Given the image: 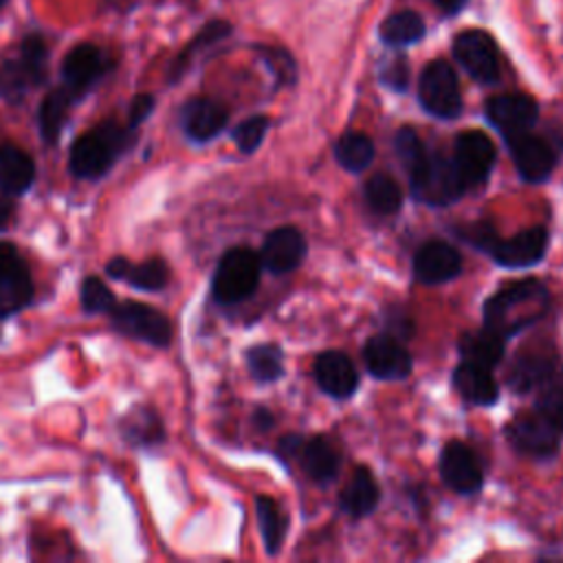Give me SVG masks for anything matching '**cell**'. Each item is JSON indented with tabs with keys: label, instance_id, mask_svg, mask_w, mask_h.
<instances>
[{
	"label": "cell",
	"instance_id": "52a82bcc",
	"mask_svg": "<svg viewBox=\"0 0 563 563\" xmlns=\"http://www.w3.org/2000/svg\"><path fill=\"white\" fill-rule=\"evenodd\" d=\"M418 99L438 119H455L462 112L460 84L449 62L433 59L424 66L418 79Z\"/></svg>",
	"mask_w": 563,
	"mask_h": 563
},
{
	"label": "cell",
	"instance_id": "8fae6325",
	"mask_svg": "<svg viewBox=\"0 0 563 563\" xmlns=\"http://www.w3.org/2000/svg\"><path fill=\"white\" fill-rule=\"evenodd\" d=\"M453 163L466 189H475L486 183L495 165V145L479 130L460 132L453 147Z\"/></svg>",
	"mask_w": 563,
	"mask_h": 563
},
{
	"label": "cell",
	"instance_id": "ab89813d",
	"mask_svg": "<svg viewBox=\"0 0 563 563\" xmlns=\"http://www.w3.org/2000/svg\"><path fill=\"white\" fill-rule=\"evenodd\" d=\"M266 130H268V119L264 114H255L238 123V128L233 130V141L242 154H253L260 147Z\"/></svg>",
	"mask_w": 563,
	"mask_h": 563
},
{
	"label": "cell",
	"instance_id": "f35d334b",
	"mask_svg": "<svg viewBox=\"0 0 563 563\" xmlns=\"http://www.w3.org/2000/svg\"><path fill=\"white\" fill-rule=\"evenodd\" d=\"M541 387L539 409L563 431V369H556Z\"/></svg>",
	"mask_w": 563,
	"mask_h": 563
},
{
	"label": "cell",
	"instance_id": "f1b7e54d",
	"mask_svg": "<svg viewBox=\"0 0 563 563\" xmlns=\"http://www.w3.org/2000/svg\"><path fill=\"white\" fill-rule=\"evenodd\" d=\"M121 427V435L125 438V442L141 446V449H150L163 442L165 438V429L161 422V416L147 407V405H136L132 407L119 422Z\"/></svg>",
	"mask_w": 563,
	"mask_h": 563
},
{
	"label": "cell",
	"instance_id": "ffe728a7",
	"mask_svg": "<svg viewBox=\"0 0 563 563\" xmlns=\"http://www.w3.org/2000/svg\"><path fill=\"white\" fill-rule=\"evenodd\" d=\"M462 271V257L444 240L424 242L413 255V275L422 284H442L457 277Z\"/></svg>",
	"mask_w": 563,
	"mask_h": 563
},
{
	"label": "cell",
	"instance_id": "5b68a950",
	"mask_svg": "<svg viewBox=\"0 0 563 563\" xmlns=\"http://www.w3.org/2000/svg\"><path fill=\"white\" fill-rule=\"evenodd\" d=\"M117 66L114 57L92 42L75 44L62 59V84L77 101H81L95 86H99Z\"/></svg>",
	"mask_w": 563,
	"mask_h": 563
},
{
	"label": "cell",
	"instance_id": "484cf974",
	"mask_svg": "<svg viewBox=\"0 0 563 563\" xmlns=\"http://www.w3.org/2000/svg\"><path fill=\"white\" fill-rule=\"evenodd\" d=\"M453 387L455 391L473 405H493L499 398L497 380L493 378L488 367L462 361L453 372Z\"/></svg>",
	"mask_w": 563,
	"mask_h": 563
},
{
	"label": "cell",
	"instance_id": "d6986e66",
	"mask_svg": "<svg viewBox=\"0 0 563 563\" xmlns=\"http://www.w3.org/2000/svg\"><path fill=\"white\" fill-rule=\"evenodd\" d=\"M556 361L559 358L552 345L534 343L517 354L506 380L512 391H530L534 387H541L556 372Z\"/></svg>",
	"mask_w": 563,
	"mask_h": 563
},
{
	"label": "cell",
	"instance_id": "7402d4cb",
	"mask_svg": "<svg viewBox=\"0 0 563 563\" xmlns=\"http://www.w3.org/2000/svg\"><path fill=\"white\" fill-rule=\"evenodd\" d=\"M314 378L332 398H347L358 387V372L347 354L339 350L321 352L314 361Z\"/></svg>",
	"mask_w": 563,
	"mask_h": 563
},
{
	"label": "cell",
	"instance_id": "d6a6232c",
	"mask_svg": "<svg viewBox=\"0 0 563 563\" xmlns=\"http://www.w3.org/2000/svg\"><path fill=\"white\" fill-rule=\"evenodd\" d=\"M424 37V22L416 11H398L380 24V40L389 46L416 44Z\"/></svg>",
	"mask_w": 563,
	"mask_h": 563
},
{
	"label": "cell",
	"instance_id": "44dd1931",
	"mask_svg": "<svg viewBox=\"0 0 563 563\" xmlns=\"http://www.w3.org/2000/svg\"><path fill=\"white\" fill-rule=\"evenodd\" d=\"M306 255V240L295 227H279L271 231L262 244L260 260L275 275L295 271Z\"/></svg>",
	"mask_w": 563,
	"mask_h": 563
},
{
	"label": "cell",
	"instance_id": "7a4b0ae2",
	"mask_svg": "<svg viewBox=\"0 0 563 563\" xmlns=\"http://www.w3.org/2000/svg\"><path fill=\"white\" fill-rule=\"evenodd\" d=\"M136 130L114 119L101 121L79 134L68 154V169L79 180H97L106 176L117 158L134 145Z\"/></svg>",
	"mask_w": 563,
	"mask_h": 563
},
{
	"label": "cell",
	"instance_id": "b9f144b4",
	"mask_svg": "<svg viewBox=\"0 0 563 563\" xmlns=\"http://www.w3.org/2000/svg\"><path fill=\"white\" fill-rule=\"evenodd\" d=\"M378 77H380V81H383L387 88L402 92V90L407 88V84H409V64H407V59H405V57H391V59H387V62L380 66Z\"/></svg>",
	"mask_w": 563,
	"mask_h": 563
},
{
	"label": "cell",
	"instance_id": "d590c367",
	"mask_svg": "<svg viewBox=\"0 0 563 563\" xmlns=\"http://www.w3.org/2000/svg\"><path fill=\"white\" fill-rule=\"evenodd\" d=\"M246 365L255 380L260 383H273L282 376L284 363H282V350L273 343L253 345L246 352Z\"/></svg>",
	"mask_w": 563,
	"mask_h": 563
},
{
	"label": "cell",
	"instance_id": "8d00e7d4",
	"mask_svg": "<svg viewBox=\"0 0 563 563\" xmlns=\"http://www.w3.org/2000/svg\"><path fill=\"white\" fill-rule=\"evenodd\" d=\"M394 150L402 163V167L407 169L409 174V180L422 169V165L427 163L429 158V152L427 147L422 145L420 136L416 134V130L411 128H400L394 136Z\"/></svg>",
	"mask_w": 563,
	"mask_h": 563
},
{
	"label": "cell",
	"instance_id": "5bb4252c",
	"mask_svg": "<svg viewBox=\"0 0 563 563\" xmlns=\"http://www.w3.org/2000/svg\"><path fill=\"white\" fill-rule=\"evenodd\" d=\"M484 110L490 125L497 128L504 136L530 130L539 117L537 101L521 92L495 95L486 101Z\"/></svg>",
	"mask_w": 563,
	"mask_h": 563
},
{
	"label": "cell",
	"instance_id": "bcb514c9",
	"mask_svg": "<svg viewBox=\"0 0 563 563\" xmlns=\"http://www.w3.org/2000/svg\"><path fill=\"white\" fill-rule=\"evenodd\" d=\"M444 13H449V15H453V13H457L464 4H466V0H433Z\"/></svg>",
	"mask_w": 563,
	"mask_h": 563
},
{
	"label": "cell",
	"instance_id": "f546056e",
	"mask_svg": "<svg viewBox=\"0 0 563 563\" xmlns=\"http://www.w3.org/2000/svg\"><path fill=\"white\" fill-rule=\"evenodd\" d=\"M378 497H380V493H378V484H376L372 471L367 466H358L352 473L345 490L341 493L339 504L350 517H365L376 508Z\"/></svg>",
	"mask_w": 563,
	"mask_h": 563
},
{
	"label": "cell",
	"instance_id": "7bdbcfd3",
	"mask_svg": "<svg viewBox=\"0 0 563 563\" xmlns=\"http://www.w3.org/2000/svg\"><path fill=\"white\" fill-rule=\"evenodd\" d=\"M460 235L471 242L475 249H482V251H490V246L495 244L497 240V233L493 229V224L488 222H473V224H466L464 231H460Z\"/></svg>",
	"mask_w": 563,
	"mask_h": 563
},
{
	"label": "cell",
	"instance_id": "e575fe53",
	"mask_svg": "<svg viewBox=\"0 0 563 563\" xmlns=\"http://www.w3.org/2000/svg\"><path fill=\"white\" fill-rule=\"evenodd\" d=\"M363 194H365V202L369 205V209L376 213H383V216L396 213L402 205V191L389 174H374L365 183Z\"/></svg>",
	"mask_w": 563,
	"mask_h": 563
},
{
	"label": "cell",
	"instance_id": "9c48e42d",
	"mask_svg": "<svg viewBox=\"0 0 563 563\" xmlns=\"http://www.w3.org/2000/svg\"><path fill=\"white\" fill-rule=\"evenodd\" d=\"M561 429L541 411H528L510 420L506 427V438L523 455L550 457L559 451Z\"/></svg>",
	"mask_w": 563,
	"mask_h": 563
},
{
	"label": "cell",
	"instance_id": "f6af8a7d",
	"mask_svg": "<svg viewBox=\"0 0 563 563\" xmlns=\"http://www.w3.org/2000/svg\"><path fill=\"white\" fill-rule=\"evenodd\" d=\"M11 218H13V205L9 198L0 196V231L11 222Z\"/></svg>",
	"mask_w": 563,
	"mask_h": 563
},
{
	"label": "cell",
	"instance_id": "3957f363",
	"mask_svg": "<svg viewBox=\"0 0 563 563\" xmlns=\"http://www.w3.org/2000/svg\"><path fill=\"white\" fill-rule=\"evenodd\" d=\"M48 77V44L40 31H31L0 57V99L20 103Z\"/></svg>",
	"mask_w": 563,
	"mask_h": 563
},
{
	"label": "cell",
	"instance_id": "4316f807",
	"mask_svg": "<svg viewBox=\"0 0 563 563\" xmlns=\"http://www.w3.org/2000/svg\"><path fill=\"white\" fill-rule=\"evenodd\" d=\"M231 31H233L231 22H227V20H209V22L185 44V48L174 57V62L169 64V70H167V81H169V84L180 81V77L191 68L194 59H196L202 51H207V48H211L213 44H218V42H222L224 37H229Z\"/></svg>",
	"mask_w": 563,
	"mask_h": 563
},
{
	"label": "cell",
	"instance_id": "ac0fdd59",
	"mask_svg": "<svg viewBox=\"0 0 563 563\" xmlns=\"http://www.w3.org/2000/svg\"><path fill=\"white\" fill-rule=\"evenodd\" d=\"M363 361L372 376L398 380L411 372V356L391 334H374L363 345Z\"/></svg>",
	"mask_w": 563,
	"mask_h": 563
},
{
	"label": "cell",
	"instance_id": "277c9868",
	"mask_svg": "<svg viewBox=\"0 0 563 563\" xmlns=\"http://www.w3.org/2000/svg\"><path fill=\"white\" fill-rule=\"evenodd\" d=\"M260 268H262V260L255 251L246 246L229 249L220 257L213 273V282H211L213 299L224 306L244 301L257 288Z\"/></svg>",
	"mask_w": 563,
	"mask_h": 563
},
{
	"label": "cell",
	"instance_id": "4fadbf2b",
	"mask_svg": "<svg viewBox=\"0 0 563 563\" xmlns=\"http://www.w3.org/2000/svg\"><path fill=\"white\" fill-rule=\"evenodd\" d=\"M504 139L512 156V163L523 180L541 183L552 174L556 165V154L548 141H543L541 136H534L530 130L508 134Z\"/></svg>",
	"mask_w": 563,
	"mask_h": 563
},
{
	"label": "cell",
	"instance_id": "60d3db41",
	"mask_svg": "<svg viewBox=\"0 0 563 563\" xmlns=\"http://www.w3.org/2000/svg\"><path fill=\"white\" fill-rule=\"evenodd\" d=\"M266 66L271 68V73L275 75L277 84H292L295 77H297V68H295V62L292 57L282 51V48H275V46H264L260 48Z\"/></svg>",
	"mask_w": 563,
	"mask_h": 563
},
{
	"label": "cell",
	"instance_id": "7c38bea8",
	"mask_svg": "<svg viewBox=\"0 0 563 563\" xmlns=\"http://www.w3.org/2000/svg\"><path fill=\"white\" fill-rule=\"evenodd\" d=\"M33 299V282L29 268L9 242H0V319L22 310Z\"/></svg>",
	"mask_w": 563,
	"mask_h": 563
},
{
	"label": "cell",
	"instance_id": "603a6c76",
	"mask_svg": "<svg viewBox=\"0 0 563 563\" xmlns=\"http://www.w3.org/2000/svg\"><path fill=\"white\" fill-rule=\"evenodd\" d=\"M106 275L112 279H123L130 286L147 292L161 290L169 282V268L161 257H150L141 264H132L125 257H112L106 264Z\"/></svg>",
	"mask_w": 563,
	"mask_h": 563
},
{
	"label": "cell",
	"instance_id": "74e56055",
	"mask_svg": "<svg viewBox=\"0 0 563 563\" xmlns=\"http://www.w3.org/2000/svg\"><path fill=\"white\" fill-rule=\"evenodd\" d=\"M79 301H81L84 312H88V314H108L117 303L114 292L108 288V284L95 275H90L81 282Z\"/></svg>",
	"mask_w": 563,
	"mask_h": 563
},
{
	"label": "cell",
	"instance_id": "83f0119b",
	"mask_svg": "<svg viewBox=\"0 0 563 563\" xmlns=\"http://www.w3.org/2000/svg\"><path fill=\"white\" fill-rule=\"evenodd\" d=\"M75 103L77 99L64 86H57L46 92L37 108V130L46 145H55L59 141V134Z\"/></svg>",
	"mask_w": 563,
	"mask_h": 563
},
{
	"label": "cell",
	"instance_id": "2e32d148",
	"mask_svg": "<svg viewBox=\"0 0 563 563\" xmlns=\"http://www.w3.org/2000/svg\"><path fill=\"white\" fill-rule=\"evenodd\" d=\"M440 475L455 493L473 495L482 488L484 473L477 455L462 442H449L440 453Z\"/></svg>",
	"mask_w": 563,
	"mask_h": 563
},
{
	"label": "cell",
	"instance_id": "d4e9b609",
	"mask_svg": "<svg viewBox=\"0 0 563 563\" xmlns=\"http://www.w3.org/2000/svg\"><path fill=\"white\" fill-rule=\"evenodd\" d=\"M35 180L33 158L13 143L0 145V194L20 196Z\"/></svg>",
	"mask_w": 563,
	"mask_h": 563
},
{
	"label": "cell",
	"instance_id": "836d02e7",
	"mask_svg": "<svg viewBox=\"0 0 563 563\" xmlns=\"http://www.w3.org/2000/svg\"><path fill=\"white\" fill-rule=\"evenodd\" d=\"M336 161L347 172H363L374 158V143L363 132H345L334 147Z\"/></svg>",
	"mask_w": 563,
	"mask_h": 563
},
{
	"label": "cell",
	"instance_id": "9a60e30c",
	"mask_svg": "<svg viewBox=\"0 0 563 563\" xmlns=\"http://www.w3.org/2000/svg\"><path fill=\"white\" fill-rule=\"evenodd\" d=\"M178 121L187 139L196 143H207L224 130L229 112L220 101L211 97H191L183 103Z\"/></svg>",
	"mask_w": 563,
	"mask_h": 563
},
{
	"label": "cell",
	"instance_id": "c3c4849f",
	"mask_svg": "<svg viewBox=\"0 0 563 563\" xmlns=\"http://www.w3.org/2000/svg\"><path fill=\"white\" fill-rule=\"evenodd\" d=\"M7 2H9V0H0V9H2Z\"/></svg>",
	"mask_w": 563,
	"mask_h": 563
},
{
	"label": "cell",
	"instance_id": "4dcf8cb0",
	"mask_svg": "<svg viewBox=\"0 0 563 563\" xmlns=\"http://www.w3.org/2000/svg\"><path fill=\"white\" fill-rule=\"evenodd\" d=\"M460 354L464 361L490 369L504 356V336L486 325L482 330L464 332L460 339Z\"/></svg>",
	"mask_w": 563,
	"mask_h": 563
},
{
	"label": "cell",
	"instance_id": "e0dca14e",
	"mask_svg": "<svg viewBox=\"0 0 563 563\" xmlns=\"http://www.w3.org/2000/svg\"><path fill=\"white\" fill-rule=\"evenodd\" d=\"M548 249V231L543 227H530L512 238H497L488 255L506 268H526L537 264Z\"/></svg>",
	"mask_w": 563,
	"mask_h": 563
},
{
	"label": "cell",
	"instance_id": "8992f818",
	"mask_svg": "<svg viewBox=\"0 0 563 563\" xmlns=\"http://www.w3.org/2000/svg\"><path fill=\"white\" fill-rule=\"evenodd\" d=\"M112 328L125 336L139 339L154 347H167L174 336L172 321L158 312L156 308L139 301H123L114 303L108 312Z\"/></svg>",
	"mask_w": 563,
	"mask_h": 563
},
{
	"label": "cell",
	"instance_id": "1f68e13d",
	"mask_svg": "<svg viewBox=\"0 0 563 563\" xmlns=\"http://www.w3.org/2000/svg\"><path fill=\"white\" fill-rule=\"evenodd\" d=\"M255 512H257V523L262 530L266 552L277 554L282 541H284V534H286V523H288L284 510L279 508V504L273 497L260 495L255 499Z\"/></svg>",
	"mask_w": 563,
	"mask_h": 563
},
{
	"label": "cell",
	"instance_id": "30bf717a",
	"mask_svg": "<svg viewBox=\"0 0 563 563\" xmlns=\"http://www.w3.org/2000/svg\"><path fill=\"white\" fill-rule=\"evenodd\" d=\"M453 55L475 81L495 84L499 79V55L488 33L479 29L462 31L453 40Z\"/></svg>",
	"mask_w": 563,
	"mask_h": 563
},
{
	"label": "cell",
	"instance_id": "7dc6e473",
	"mask_svg": "<svg viewBox=\"0 0 563 563\" xmlns=\"http://www.w3.org/2000/svg\"><path fill=\"white\" fill-rule=\"evenodd\" d=\"M255 422L260 429H268L273 424V416L266 409H257L255 411Z\"/></svg>",
	"mask_w": 563,
	"mask_h": 563
},
{
	"label": "cell",
	"instance_id": "cb8c5ba5",
	"mask_svg": "<svg viewBox=\"0 0 563 563\" xmlns=\"http://www.w3.org/2000/svg\"><path fill=\"white\" fill-rule=\"evenodd\" d=\"M295 460H299L303 473L319 484H328L336 477L339 473V451L334 449V444L323 438V435H314L308 440H299V446L292 455Z\"/></svg>",
	"mask_w": 563,
	"mask_h": 563
},
{
	"label": "cell",
	"instance_id": "ba28073f",
	"mask_svg": "<svg viewBox=\"0 0 563 563\" xmlns=\"http://www.w3.org/2000/svg\"><path fill=\"white\" fill-rule=\"evenodd\" d=\"M409 183L413 196L427 205H449L466 191L453 158L442 152H431L422 169Z\"/></svg>",
	"mask_w": 563,
	"mask_h": 563
},
{
	"label": "cell",
	"instance_id": "ee69618b",
	"mask_svg": "<svg viewBox=\"0 0 563 563\" xmlns=\"http://www.w3.org/2000/svg\"><path fill=\"white\" fill-rule=\"evenodd\" d=\"M154 106H156L154 95H150V92H139V95H134L132 101H130V106H128V119H125V123H128L132 130H136V128L154 112Z\"/></svg>",
	"mask_w": 563,
	"mask_h": 563
},
{
	"label": "cell",
	"instance_id": "6da1fadb",
	"mask_svg": "<svg viewBox=\"0 0 563 563\" xmlns=\"http://www.w3.org/2000/svg\"><path fill=\"white\" fill-rule=\"evenodd\" d=\"M550 306V292L539 279H519L484 303V325L499 336H512L537 323Z\"/></svg>",
	"mask_w": 563,
	"mask_h": 563
}]
</instances>
